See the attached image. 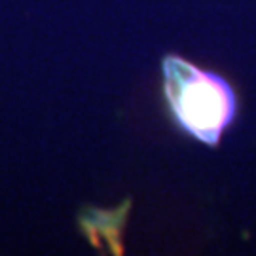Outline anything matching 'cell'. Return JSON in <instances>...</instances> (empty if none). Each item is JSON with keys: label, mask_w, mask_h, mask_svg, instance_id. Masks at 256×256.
<instances>
[{"label": "cell", "mask_w": 256, "mask_h": 256, "mask_svg": "<svg viewBox=\"0 0 256 256\" xmlns=\"http://www.w3.org/2000/svg\"><path fill=\"white\" fill-rule=\"evenodd\" d=\"M162 93L169 120L182 135L216 148L238 118L234 86L214 70L169 54L162 61Z\"/></svg>", "instance_id": "1"}]
</instances>
